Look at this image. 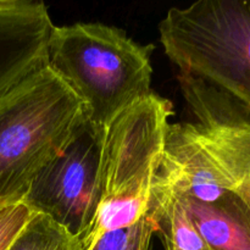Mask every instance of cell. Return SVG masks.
<instances>
[{
	"label": "cell",
	"instance_id": "obj_13",
	"mask_svg": "<svg viewBox=\"0 0 250 250\" xmlns=\"http://www.w3.org/2000/svg\"><path fill=\"white\" fill-rule=\"evenodd\" d=\"M232 193H234L239 199L244 215H246L247 220H248L250 225V182L243 183L238 188H236Z\"/></svg>",
	"mask_w": 250,
	"mask_h": 250
},
{
	"label": "cell",
	"instance_id": "obj_1",
	"mask_svg": "<svg viewBox=\"0 0 250 250\" xmlns=\"http://www.w3.org/2000/svg\"><path fill=\"white\" fill-rule=\"evenodd\" d=\"M154 45L100 22L54 26L46 46L48 67L84 105L88 122L100 132L150 94Z\"/></svg>",
	"mask_w": 250,
	"mask_h": 250
},
{
	"label": "cell",
	"instance_id": "obj_8",
	"mask_svg": "<svg viewBox=\"0 0 250 250\" xmlns=\"http://www.w3.org/2000/svg\"><path fill=\"white\" fill-rule=\"evenodd\" d=\"M53 28L43 1L0 0V100L48 66Z\"/></svg>",
	"mask_w": 250,
	"mask_h": 250
},
{
	"label": "cell",
	"instance_id": "obj_5",
	"mask_svg": "<svg viewBox=\"0 0 250 250\" xmlns=\"http://www.w3.org/2000/svg\"><path fill=\"white\" fill-rule=\"evenodd\" d=\"M104 133L87 122L62 153L39 171L24 198L34 211L82 241L94 226L102 198Z\"/></svg>",
	"mask_w": 250,
	"mask_h": 250
},
{
	"label": "cell",
	"instance_id": "obj_10",
	"mask_svg": "<svg viewBox=\"0 0 250 250\" xmlns=\"http://www.w3.org/2000/svg\"><path fill=\"white\" fill-rule=\"evenodd\" d=\"M148 215L155 221L156 233L163 239L165 250H210L175 193L153 190Z\"/></svg>",
	"mask_w": 250,
	"mask_h": 250
},
{
	"label": "cell",
	"instance_id": "obj_6",
	"mask_svg": "<svg viewBox=\"0 0 250 250\" xmlns=\"http://www.w3.org/2000/svg\"><path fill=\"white\" fill-rule=\"evenodd\" d=\"M178 83L231 192L250 182V111L198 78L178 73Z\"/></svg>",
	"mask_w": 250,
	"mask_h": 250
},
{
	"label": "cell",
	"instance_id": "obj_2",
	"mask_svg": "<svg viewBox=\"0 0 250 250\" xmlns=\"http://www.w3.org/2000/svg\"><path fill=\"white\" fill-rule=\"evenodd\" d=\"M87 122L83 103L48 66L0 100V208L24 200Z\"/></svg>",
	"mask_w": 250,
	"mask_h": 250
},
{
	"label": "cell",
	"instance_id": "obj_3",
	"mask_svg": "<svg viewBox=\"0 0 250 250\" xmlns=\"http://www.w3.org/2000/svg\"><path fill=\"white\" fill-rule=\"evenodd\" d=\"M172 114V104L151 92L105 129L102 198L94 226L83 241L131 227L148 215Z\"/></svg>",
	"mask_w": 250,
	"mask_h": 250
},
{
	"label": "cell",
	"instance_id": "obj_4",
	"mask_svg": "<svg viewBox=\"0 0 250 250\" xmlns=\"http://www.w3.org/2000/svg\"><path fill=\"white\" fill-rule=\"evenodd\" d=\"M159 34L178 73L203 81L250 111V1L173 6L161 20Z\"/></svg>",
	"mask_w": 250,
	"mask_h": 250
},
{
	"label": "cell",
	"instance_id": "obj_7",
	"mask_svg": "<svg viewBox=\"0 0 250 250\" xmlns=\"http://www.w3.org/2000/svg\"><path fill=\"white\" fill-rule=\"evenodd\" d=\"M153 190L216 203L231 187L193 122L170 124Z\"/></svg>",
	"mask_w": 250,
	"mask_h": 250
},
{
	"label": "cell",
	"instance_id": "obj_11",
	"mask_svg": "<svg viewBox=\"0 0 250 250\" xmlns=\"http://www.w3.org/2000/svg\"><path fill=\"white\" fill-rule=\"evenodd\" d=\"M9 250H83V241L37 212Z\"/></svg>",
	"mask_w": 250,
	"mask_h": 250
},
{
	"label": "cell",
	"instance_id": "obj_9",
	"mask_svg": "<svg viewBox=\"0 0 250 250\" xmlns=\"http://www.w3.org/2000/svg\"><path fill=\"white\" fill-rule=\"evenodd\" d=\"M178 198L210 250H250V225L234 193L216 203H202L182 195Z\"/></svg>",
	"mask_w": 250,
	"mask_h": 250
},
{
	"label": "cell",
	"instance_id": "obj_12",
	"mask_svg": "<svg viewBox=\"0 0 250 250\" xmlns=\"http://www.w3.org/2000/svg\"><path fill=\"white\" fill-rule=\"evenodd\" d=\"M37 212L26 200L0 208V250H9Z\"/></svg>",
	"mask_w": 250,
	"mask_h": 250
}]
</instances>
